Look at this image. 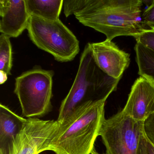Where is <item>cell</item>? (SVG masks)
Wrapping results in <instances>:
<instances>
[{
	"label": "cell",
	"mask_w": 154,
	"mask_h": 154,
	"mask_svg": "<svg viewBox=\"0 0 154 154\" xmlns=\"http://www.w3.org/2000/svg\"><path fill=\"white\" fill-rule=\"evenodd\" d=\"M141 0H65L64 13L74 15L85 26L112 41L122 36L135 37L148 29L142 20Z\"/></svg>",
	"instance_id": "6da1fadb"
},
{
	"label": "cell",
	"mask_w": 154,
	"mask_h": 154,
	"mask_svg": "<svg viewBox=\"0 0 154 154\" xmlns=\"http://www.w3.org/2000/svg\"><path fill=\"white\" fill-rule=\"evenodd\" d=\"M107 100L89 101L77 107L61 123L49 150L56 154H90L105 120Z\"/></svg>",
	"instance_id": "7a4b0ae2"
},
{
	"label": "cell",
	"mask_w": 154,
	"mask_h": 154,
	"mask_svg": "<svg viewBox=\"0 0 154 154\" xmlns=\"http://www.w3.org/2000/svg\"><path fill=\"white\" fill-rule=\"evenodd\" d=\"M121 79L110 77L97 66L88 43L81 55L73 84L61 103L57 120L64 121L84 103L107 100L117 90Z\"/></svg>",
	"instance_id": "3957f363"
},
{
	"label": "cell",
	"mask_w": 154,
	"mask_h": 154,
	"mask_svg": "<svg viewBox=\"0 0 154 154\" xmlns=\"http://www.w3.org/2000/svg\"><path fill=\"white\" fill-rule=\"evenodd\" d=\"M27 29L32 42L58 62H70L80 51L78 39L60 20L51 21L30 16Z\"/></svg>",
	"instance_id": "277c9868"
},
{
	"label": "cell",
	"mask_w": 154,
	"mask_h": 154,
	"mask_svg": "<svg viewBox=\"0 0 154 154\" xmlns=\"http://www.w3.org/2000/svg\"><path fill=\"white\" fill-rule=\"evenodd\" d=\"M54 75V71L36 67L16 78L14 93L24 117H40L51 111Z\"/></svg>",
	"instance_id": "5b68a950"
},
{
	"label": "cell",
	"mask_w": 154,
	"mask_h": 154,
	"mask_svg": "<svg viewBox=\"0 0 154 154\" xmlns=\"http://www.w3.org/2000/svg\"><path fill=\"white\" fill-rule=\"evenodd\" d=\"M144 122L137 121L122 111L105 119L100 130L106 154H137L144 132Z\"/></svg>",
	"instance_id": "8992f818"
},
{
	"label": "cell",
	"mask_w": 154,
	"mask_h": 154,
	"mask_svg": "<svg viewBox=\"0 0 154 154\" xmlns=\"http://www.w3.org/2000/svg\"><path fill=\"white\" fill-rule=\"evenodd\" d=\"M60 125L57 120L27 118L15 141L14 154H39L49 150Z\"/></svg>",
	"instance_id": "52a82bcc"
},
{
	"label": "cell",
	"mask_w": 154,
	"mask_h": 154,
	"mask_svg": "<svg viewBox=\"0 0 154 154\" xmlns=\"http://www.w3.org/2000/svg\"><path fill=\"white\" fill-rule=\"evenodd\" d=\"M122 111L137 121L144 122L154 113V79L140 75L131 89L126 105Z\"/></svg>",
	"instance_id": "ba28073f"
},
{
	"label": "cell",
	"mask_w": 154,
	"mask_h": 154,
	"mask_svg": "<svg viewBox=\"0 0 154 154\" xmlns=\"http://www.w3.org/2000/svg\"><path fill=\"white\" fill-rule=\"evenodd\" d=\"M88 44L94 60L100 70L113 79H121L130 63L129 54L107 39Z\"/></svg>",
	"instance_id": "9c48e42d"
},
{
	"label": "cell",
	"mask_w": 154,
	"mask_h": 154,
	"mask_svg": "<svg viewBox=\"0 0 154 154\" xmlns=\"http://www.w3.org/2000/svg\"><path fill=\"white\" fill-rule=\"evenodd\" d=\"M0 32L9 38H17L27 29L30 16L25 0H0Z\"/></svg>",
	"instance_id": "30bf717a"
},
{
	"label": "cell",
	"mask_w": 154,
	"mask_h": 154,
	"mask_svg": "<svg viewBox=\"0 0 154 154\" xmlns=\"http://www.w3.org/2000/svg\"><path fill=\"white\" fill-rule=\"evenodd\" d=\"M26 119L0 104V154H14V144Z\"/></svg>",
	"instance_id": "8fae6325"
},
{
	"label": "cell",
	"mask_w": 154,
	"mask_h": 154,
	"mask_svg": "<svg viewBox=\"0 0 154 154\" xmlns=\"http://www.w3.org/2000/svg\"><path fill=\"white\" fill-rule=\"evenodd\" d=\"M25 2L30 16L55 21L59 20L64 0H25Z\"/></svg>",
	"instance_id": "7c38bea8"
},
{
	"label": "cell",
	"mask_w": 154,
	"mask_h": 154,
	"mask_svg": "<svg viewBox=\"0 0 154 154\" xmlns=\"http://www.w3.org/2000/svg\"><path fill=\"white\" fill-rule=\"evenodd\" d=\"M12 65V46L10 38L2 34L0 35V71L10 75Z\"/></svg>",
	"instance_id": "4fadbf2b"
},
{
	"label": "cell",
	"mask_w": 154,
	"mask_h": 154,
	"mask_svg": "<svg viewBox=\"0 0 154 154\" xmlns=\"http://www.w3.org/2000/svg\"><path fill=\"white\" fill-rule=\"evenodd\" d=\"M138 74L145 75L154 79V53L145 48L139 54L137 59Z\"/></svg>",
	"instance_id": "5bb4252c"
},
{
	"label": "cell",
	"mask_w": 154,
	"mask_h": 154,
	"mask_svg": "<svg viewBox=\"0 0 154 154\" xmlns=\"http://www.w3.org/2000/svg\"><path fill=\"white\" fill-rule=\"evenodd\" d=\"M134 38L137 43L154 53V29H147Z\"/></svg>",
	"instance_id": "9a60e30c"
},
{
	"label": "cell",
	"mask_w": 154,
	"mask_h": 154,
	"mask_svg": "<svg viewBox=\"0 0 154 154\" xmlns=\"http://www.w3.org/2000/svg\"><path fill=\"white\" fill-rule=\"evenodd\" d=\"M142 20L144 25L148 29H154V0L143 11Z\"/></svg>",
	"instance_id": "2e32d148"
},
{
	"label": "cell",
	"mask_w": 154,
	"mask_h": 154,
	"mask_svg": "<svg viewBox=\"0 0 154 154\" xmlns=\"http://www.w3.org/2000/svg\"><path fill=\"white\" fill-rule=\"evenodd\" d=\"M143 130L146 138L154 146V113L144 122Z\"/></svg>",
	"instance_id": "e0dca14e"
},
{
	"label": "cell",
	"mask_w": 154,
	"mask_h": 154,
	"mask_svg": "<svg viewBox=\"0 0 154 154\" xmlns=\"http://www.w3.org/2000/svg\"><path fill=\"white\" fill-rule=\"evenodd\" d=\"M137 154H148L146 148V138L144 132L140 138Z\"/></svg>",
	"instance_id": "ac0fdd59"
},
{
	"label": "cell",
	"mask_w": 154,
	"mask_h": 154,
	"mask_svg": "<svg viewBox=\"0 0 154 154\" xmlns=\"http://www.w3.org/2000/svg\"><path fill=\"white\" fill-rule=\"evenodd\" d=\"M146 148L148 154H154V146L147 140Z\"/></svg>",
	"instance_id": "d6986e66"
},
{
	"label": "cell",
	"mask_w": 154,
	"mask_h": 154,
	"mask_svg": "<svg viewBox=\"0 0 154 154\" xmlns=\"http://www.w3.org/2000/svg\"><path fill=\"white\" fill-rule=\"evenodd\" d=\"M0 75H1V84H3L8 79V75L4 72L0 71Z\"/></svg>",
	"instance_id": "ffe728a7"
},
{
	"label": "cell",
	"mask_w": 154,
	"mask_h": 154,
	"mask_svg": "<svg viewBox=\"0 0 154 154\" xmlns=\"http://www.w3.org/2000/svg\"><path fill=\"white\" fill-rule=\"evenodd\" d=\"M91 154H100V153H98L97 151L95 150V149H94V148L93 149L91 153Z\"/></svg>",
	"instance_id": "44dd1931"
}]
</instances>
